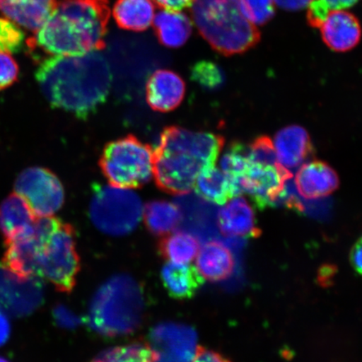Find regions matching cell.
Listing matches in <instances>:
<instances>
[{"mask_svg":"<svg viewBox=\"0 0 362 362\" xmlns=\"http://www.w3.org/2000/svg\"><path fill=\"white\" fill-rule=\"evenodd\" d=\"M294 185L303 198L315 200L337 192L339 179L337 171L327 163L313 160L298 169Z\"/></svg>","mask_w":362,"mask_h":362,"instance_id":"5bb4252c","label":"cell"},{"mask_svg":"<svg viewBox=\"0 0 362 362\" xmlns=\"http://www.w3.org/2000/svg\"><path fill=\"white\" fill-rule=\"evenodd\" d=\"M0 362H8L6 359L3 358V357H0Z\"/></svg>","mask_w":362,"mask_h":362,"instance_id":"60d3db41","label":"cell"},{"mask_svg":"<svg viewBox=\"0 0 362 362\" xmlns=\"http://www.w3.org/2000/svg\"><path fill=\"white\" fill-rule=\"evenodd\" d=\"M292 176V172L280 164L267 165L249 162L248 169L240 180V188L257 208L264 209L284 201L286 184Z\"/></svg>","mask_w":362,"mask_h":362,"instance_id":"8fae6325","label":"cell"},{"mask_svg":"<svg viewBox=\"0 0 362 362\" xmlns=\"http://www.w3.org/2000/svg\"><path fill=\"white\" fill-rule=\"evenodd\" d=\"M274 146L279 164L288 170L300 167L314 152L309 133L298 125L280 129L275 135Z\"/></svg>","mask_w":362,"mask_h":362,"instance_id":"e0dca14e","label":"cell"},{"mask_svg":"<svg viewBox=\"0 0 362 362\" xmlns=\"http://www.w3.org/2000/svg\"><path fill=\"white\" fill-rule=\"evenodd\" d=\"M192 78L202 88L215 90L224 83L225 75L221 68L214 62L202 61L192 68Z\"/></svg>","mask_w":362,"mask_h":362,"instance_id":"f1b7e54d","label":"cell"},{"mask_svg":"<svg viewBox=\"0 0 362 362\" xmlns=\"http://www.w3.org/2000/svg\"><path fill=\"white\" fill-rule=\"evenodd\" d=\"M15 187L16 193L25 199L36 216H52L64 203V189L60 180L47 169L23 171Z\"/></svg>","mask_w":362,"mask_h":362,"instance_id":"30bf717a","label":"cell"},{"mask_svg":"<svg viewBox=\"0 0 362 362\" xmlns=\"http://www.w3.org/2000/svg\"><path fill=\"white\" fill-rule=\"evenodd\" d=\"M225 144L223 136L172 126L163 130L153 151V173L167 193L191 192L198 175L215 166Z\"/></svg>","mask_w":362,"mask_h":362,"instance_id":"7a4b0ae2","label":"cell"},{"mask_svg":"<svg viewBox=\"0 0 362 362\" xmlns=\"http://www.w3.org/2000/svg\"><path fill=\"white\" fill-rule=\"evenodd\" d=\"M153 348L158 354L182 362H192L197 351V334L187 325L162 323L151 334Z\"/></svg>","mask_w":362,"mask_h":362,"instance_id":"7c38bea8","label":"cell"},{"mask_svg":"<svg viewBox=\"0 0 362 362\" xmlns=\"http://www.w3.org/2000/svg\"><path fill=\"white\" fill-rule=\"evenodd\" d=\"M143 216L146 228L156 236H165L182 223L183 215L175 203L153 201L143 208Z\"/></svg>","mask_w":362,"mask_h":362,"instance_id":"cb8c5ba5","label":"cell"},{"mask_svg":"<svg viewBox=\"0 0 362 362\" xmlns=\"http://www.w3.org/2000/svg\"><path fill=\"white\" fill-rule=\"evenodd\" d=\"M24 38L21 27L6 17H0V52L11 53L19 51Z\"/></svg>","mask_w":362,"mask_h":362,"instance_id":"d6a6232c","label":"cell"},{"mask_svg":"<svg viewBox=\"0 0 362 362\" xmlns=\"http://www.w3.org/2000/svg\"><path fill=\"white\" fill-rule=\"evenodd\" d=\"M196 257L199 273L210 282H221L229 279L236 267V260L230 249L216 240L204 244Z\"/></svg>","mask_w":362,"mask_h":362,"instance_id":"d6986e66","label":"cell"},{"mask_svg":"<svg viewBox=\"0 0 362 362\" xmlns=\"http://www.w3.org/2000/svg\"><path fill=\"white\" fill-rule=\"evenodd\" d=\"M358 1L359 0H312L308 6V23L310 26L319 28L330 11L344 10L355 6Z\"/></svg>","mask_w":362,"mask_h":362,"instance_id":"f546056e","label":"cell"},{"mask_svg":"<svg viewBox=\"0 0 362 362\" xmlns=\"http://www.w3.org/2000/svg\"><path fill=\"white\" fill-rule=\"evenodd\" d=\"M217 226L228 238H257L261 230L257 226L255 210L241 196L233 197L218 211Z\"/></svg>","mask_w":362,"mask_h":362,"instance_id":"2e32d148","label":"cell"},{"mask_svg":"<svg viewBox=\"0 0 362 362\" xmlns=\"http://www.w3.org/2000/svg\"><path fill=\"white\" fill-rule=\"evenodd\" d=\"M274 1L283 10L297 11L309 6L312 0H274Z\"/></svg>","mask_w":362,"mask_h":362,"instance_id":"74e56055","label":"cell"},{"mask_svg":"<svg viewBox=\"0 0 362 362\" xmlns=\"http://www.w3.org/2000/svg\"><path fill=\"white\" fill-rule=\"evenodd\" d=\"M57 4V0H0V12L21 28L36 33Z\"/></svg>","mask_w":362,"mask_h":362,"instance_id":"ac0fdd59","label":"cell"},{"mask_svg":"<svg viewBox=\"0 0 362 362\" xmlns=\"http://www.w3.org/2000/svg\"><path fill=\"white\" fill-rule=\"evenodd\" d=\"M153 0H117L113 6V18L122 29L140 33L153 25L156 16Z\"/></svg>","mask_w":362,"mask_h":362,"instance_id":"7402d4cb","label":"cell"},{"mask_svg":"<svg viewBox=\"0 0 362 362\" xmlns=\"http://www.w3.org/2000/svg\"><path fill=\"white\" fill-rule=\"evenodd\" d=\"M110 10L108 0H62L30 40L53 57H80L103 48Z\"/></svg>","mask_w":362,"mask_h":362,"instance_id":"3957f363","label":"cell"},{"mask_svg":"<svg viewBox=\"0 0 362 362\" xmlns=\"http://www.w3.org/2000/svg\"><path fill=\"white\" fill-rule=\"evenodd\" d=\"M36 218L28 203L17 193L11 194L0 208V229L6 240L25 232Z\"/></svg>","mask_w":362,"mask_h":362,"instance_id":"603a6c76","label":"cell"},{"mask_svg":"<svg viewBox=\"0 0 362 362\" xmlns=\"http://www.w3.org/2000/svg\"><path fill=\"white\" fill-rule=\"evenodd\" d=\"M59 325L65 328H75L81 322V320L69 310L63 306H59L54 312Z\"/></svg>","mask_w":362,"mask_h":362,"instance_id":"e575fe53","label":"cell"},{"mask_svg":"<svg viewBox=\"0 0 362 362\" xmlns=\"http://www.w3.org/2000/svg\"><path fill=\"white\" fill-rule=\"evenodd\" d=\"M320 29L325 44L337 52L351 51L358 45L361 38L358 19L344 10L330 11Z\"/></svg>","mask_w":362,"mask_h":362,"instance_id":"4fadbf2b","label":"cell"},{"mask_svg":"<svg viewBox=\"0 0 362 362\" xmlns=\"http://www.w3.org/2000/svg\"><path fill=\"white\" fill-rule=\"evenodd\" d=\"M249 166L247 147L240 142L230 144L221 160V170L230 181L234 197L243 194L240 180L245 175Z\"/></svg>","mask_w":362,"mask_h":362,"instance_id":"4316f807","label":"cell"},{"mask_svg":"<svg viewBox=\"0 0 362 362\" xmlns=\"http://www.w3.org/2000/svg\"><path fill=\"white\" fill-rule=\"evenodd\" d=\"M153 1L164 10L181 11L185 8L191 7L194 0H153Z\"/></svg>","mask_w":362,"mask_h":362,"instance_id":"8d00e7d4","label":"cell"},{"mask_svg":"<svg viewBox=\"0 0 362 362\" xmlns=\"http://www.w3.org/2000/svg\"><path fill=\"white\" fill-rule=\"evenodd\" d=\"M194 188L198 197L216 205L223 206L234 197L229 180L216 166L204 170L198 175Z\"/></svg>","mask_w":362,"mask_h":362,"instance_id":"484cf974","label":"cell"},{"mask_svg":"<svg viewBox=\"0 0 362 362\" xmlns=\"http://www.w3.org/2000/svg\"><path fill=\"white\" fill-rule=\"evenodd\" d=\"M19 76V66L8 52H0V90L10 87Z\"/></svg>","mask_w":362,"mask_h":362,"instance_id":"836d02e7","label":"cell"},{"mask_svg":"<svg viewBox=\"0 0 362 362\" xmlns=\"http://www.w3.org/2000/svg\"><path fill=\"white\" fill-rule=\"evenodd\" d=\"M79 270L74 228L70 224L62 223L40 257L38 278L47 279L58 291L71 293Z\"/></svg>","mask_w":362,"mask_h":362,"instance_id":"9c48e42d","label":"cell"},{"mask_svg":"<svg viewBox=\"0 0 362 362\" xmlns=\"http://www.w3.org/2000/svg\"><path fill=\"white\" fill-rule=\"evenodd\" d=\"M243 15L253 25H264L275 15L274 0H240Z\"/></svg>","mask_w":362,"mask_h":362,"instance_id":"4dcf8cb0","label":"cell"},{"mask_svg":"<svg viewBox=\"0 0 362 362\" xmlns=\"http://www.w3.org/2000/svg\"><path fill=\"white\" fill-rule=\"evenodd\" d=\"M99 165L112 187L139 188L153 175V151L148 144L129 135L108 143Z\"/></svg>","mask_w":362,"mask_h":362,"instance_id":"8992f818","label":"cell"},{"mask_svg":"<svg viewBox=\"0 0 362 362\" xmlns=\"http://www.w3.org/2000/svg\"><path fill=\"white\" fill-rule=\"evenodd\" d=\"M157 352L149 344L136 341L104 351L93 362H156Z\"/></svg>","mask_w":362,"mask_h":362,"instance_id":"83f0119b","label":"cell"},{"mask_svg":"<svg viewBox=\"0 0 362 362\" xmlns=\"http://www.w3.org/2000/svg\"><path fill=\"white\" fill-rule=\"evenodd\" d=\"M249 162L267 165H278L274 143L268 136H260L247 147Z\"/></svg>","mask_w":362,"mask_h":362,"instance_id":"1f68e13d","label":"cell"},{"mask_svg":"<svg viewBox=\"0 0 362 362\" xmlns=\"http://www.w3.org/2000/svg\"><path fill=\"white\" fill-rule=\"evenodd\" d=\"M185 94V81L175 71L157 70L148 78L146 98L153 110L160 112L175 110L182 103Z\"/></svg>","mask_w":362,"mask_h":362,"instance_id":"9a60e30c","label":"cell"},{"mask_svg":"<svg viewBox=\"0 0 362 362\" xmlns=\"http://www.w3.org/2000/svg\"><path fill=\"white\" fill-rule=\"evenodd\" d=\"M95 52L52 57L40 64L36 79L52 107L85 120L106 101L112 74L105 59Z\"/></svg>","mask_w":362,"mask_h":362,"instance_id":"6da1fadb","label":"cell"},{"mask_svg":"<svg viewBox=\"0 0 362 362\" xmlns=\"http://www.w3.org/2000/svg\"><path fill=\"white\" fill-rule=\"evenodd\" d=\"M192 362H232L214 351L197 346Z\"/></svg>","mask_w":362,"mask_h":362,"instance_id":"d590c367","label":"cell"},{"mask_svg":"<svg viewBox=\"0 0 362 362\" xmlns=\"http://www.w3.org/2000/svg\"><path fill=\"white\" fill-rule=\"evenodd\" d=\"M153 25L158 40L165 47L179 48L192 34L191 18L180 11L164 10L156 13Z\"/></svg>","mask_w":362,"mask_h":362,"instance_id":"44dd1931","label":"cell"},{"mask_svg":"<svg viewBox=\"0 0 362 362\" xmlns=\"http://www.w3.org/2000/svg\"><path fill=\"white\" fill-rule=\"evenodd\" d=\"M158 250L167 262L177 264H189L200 250V243L191 233L180 230L165 235L158 243Z\"/></svg>","mask_w":362,"mask_h":362,"instance_id":"d4e9b609","label":"cell"},{"mask_svg":"<svg viewBox=\"0 0 362 362\" xmlns=\"http://www.w3.org/2000/svg\"><path fill=\"white\" fill-rule=\"evenodd\" d=\"M161 280L169 296L177 300L192 298L205 281L196 266L173 262L163 267Z\"/></svg>","mask_w":362,"mask_h":362,"instance_id":"ffe728a7","label":"cell"},{"mask_svg":"<svg viewBox=\"0 0 362 362\" xmlns=\"http://www.w3.org/2000/svg\"><path fill=\"white\" fill-rule=\"evenodd\" d=\"M11 336V324L8 317L0 310V346L6 344Z\"/></svg>","mask_w":362,"mask_h":362,"instance_id":"ab89813d","label":"cell"},{"mask_svg":"<svg viewBox=\"0 0 362 362\" xmlns=\"http://www.w3.org/2000/svg\"><path fill=\"white\" fill-rule=\"evenodd\" d=\"M351 262L353 268L362 275V237L358 239L351 252Z\"/></svg>","mask_w":362,"mask_h":362,"instance_id":"f35d334b","label":"cell"},{"mask_svg":"<svg viewBox=\"0 0 362 362\" xmlns=\"http://www.w3.org/2000/svg\"><path fill=\"white\" fill-rule=\"evenodd\" d=\"M191 7L194 25L217 52L238 55L260 42V31L243 15L240 0H194Z\"/></svg>","mask_w":362,"mask_h":362,"instance_id":"277c9868","label":"cell"},{"mask_svg":"<svg viewBox=\"0 0 362 362\" xmlns=\"http://www.w3.org/2000/svg\"><path fill=\"white\" fill-rule=\"evenodd\" d=\"M89 216L95 226L111 236H124L137 228L143 216L141 200L129 189L94 185Z\"/></svg>","mask_w":362,"mask_h":362,"instance_id":"52a82bcc","label":"cell"},{"mask_svg":"<svg viewBox=\"0 0 362 362\" xmlns=\"http://www.w3.org/2000/svg\"><path fill=\"white\" fill-rule=\"evenodd\" d=\"M144 310L140 284L129 275H116L102 284L89 306L88 322L101 336L115 337L135 332Z\"/></svg>","mask_w":362,"mask_h":362,"instance_id":"5b68a950","label":"cell"},{"mask_svg":"<svg viewBox=\"0 0 362 362\" xmlns=\"http://www.w3.org/2000/svg\"><path fill=\"white\" fill-rule=\"evenodd\" d=\"M54 216H37L25 232L6 240V250L2 260L4 269L20 281L38 278L40 257L54 233L62 225Z\"/></svg>","mask_w":362,"mask_h":362,"instance_id":"ba28073f","label":"cell"}]
</instances>
